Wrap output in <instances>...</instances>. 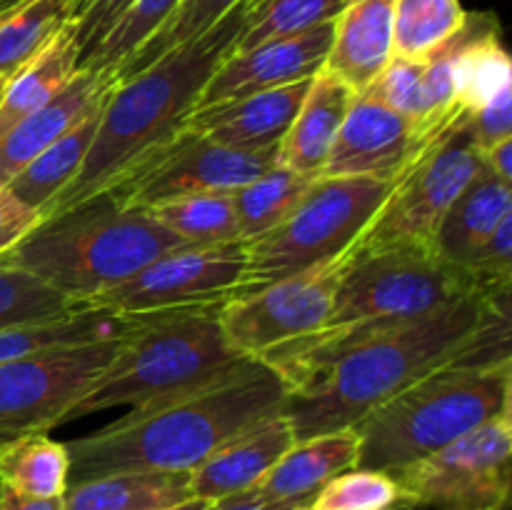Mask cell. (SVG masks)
<instances>
[{
  "mask_svg": "<svg viewBox=\"0 0 512 510\" xmlns=\"http://www.w3.org/2000/svg\"><path fill=\"white\" fill-rule=\"evenodd\" d=\"M285 380L260 358L65 443L68 485L115 473H190L220 445L283 410Z\"/></svg>",
  "mask_w": 512,
  "mask_h": 510,
  "instance_id": "1",
  "label": "cell"
},
{
  "mask_svg": "<svg viewBox=\"0 0 512 510\" xmlns=\"http://www.w3.org/2000/svg\"><path fill=\"white\" fill-rule=\"evenodd\" d=\"M245 10L248 0L195 40L153 60L140 73L115 80L78 175L40 213V220L123 188L178 138L185 120L198 108L210 75L235 50Z\"/></svg>",
  "mask_w": 512,
  "mask_h": 510,
  "instance_id": "2",
  "label": "cell"
},
{
  "mask_svg": "<svg viewBox=\"0 0 512 510\" xmlns=\"http://www.w3.org/2000/svg\"><path fill=\"white\" fill-rule=\"evenodd\" d=\"M500 313H510V300L470 293L423 318L355 340L323 373L285 398L283 415L295 443L355 428L400 390L468 353L480 330Z\"/></svg>",
  "mask_w": 512,
  "mask_h": 510,
  "instance_id": "3",
  "label": "cell"
},
{
  "mask_svg": "<svg viewBox=\"0 0 512 510\" xmlns=\"http://www.w3.org/2000/svg\"><path fill=\"white\" fill-rule=\"evenodd\" d=\"M180 245L183 240L148 210L125 205L118 190H108L40 220L0 258L88 305Z\"/></svg>",
  "mask_w": 512,
  "mask_h": 510,
  "instance_id": "4",
  "label": "cell"
},
{
  "mask_svg": "<svg viewBox=\"0 0 512 510\" xmlns=\"http://www.w3.org/2000/svg\"><path fill=\"white\" fill-rule=\"evenodd\" d=\"M470 348L385 400L355 425L360 438L355 468L393 473L478 425L512 413V360L483 363L470 355Z\"/></svg>",
  "mask_w": 512,
  "mask_h": 510,
  "instance_id": "5",
  "label": "cell"
},
{
  "mask_svg": "<svg viewBox=\"0 0 512 510\" xmlns=\"http://www.w3.org/2000/svg\"><path fill=\"white\" fill-rule=\"evenodd\" d=\"M220 310L223 305L140 315V323L128 333L110 368L70 410V418L118 405L138 408L200 388L238 368L248 355L228 343Z\"/></svg>",
  "mask_w": 512,
  "mask_h": 510,
  "instance_id": "6",
  "label": "cell"
},
{
  "mask_svg": "<svg viewBox=\"0 0 512 510\" xmlns=\"http://www.w3.org/2000/svg\"><path fill=\"white\" fill-rule=\"evenodd\" d=\"M393 183L315 178L293 213L245 243V275L233 298L343 258L385 203ZM230 298V300H233Z\"/></svg>",
  "mask_w": 512,
  "mask_h": 510,
  "instance_id": "7",
  "label": "cell"
},
{
  "mask_svg": "<svg viewBox=\"0 0 512 510\" xmlns=\"http://www.w3.org/2000/svg\"><path fill=\"white\" fill-rule=\"evenodd\" d=\"M475 293L465 270L445 263L435 250L388 248L358 253L350 248L325 330L368 333L410 323Z\"/></svg>",
  "mask_w": 512,
  "mask_h": 510,
  "instance_id": "8",
  "label": "cell"
},
{
  "mask_svg": "<svg viewBox=\"0 0 512 510\" xmlns=\"http://www.w3.org/2000/svg\"><path fill=\"white\" fill-rule=\"evenodd\" d=\"M483 165L468 123L440 133L403 178L393 183L385 203L370 220L353 250L373 253L388 248L435 250V233L460 190Z\"/></svg>",
  "mask_w": 512,
  "mask_h": 510,
  "instance_id": "9",
  "label": "cell"
},
{
  "mask_svg": "<svg viewBox=\"0 0 512 510\" xmlns=\"http://www.w3.org/2000/svg\"><path fill=\"white\" fill-rule=\"evenodd\" d=\"M125 338L45 350L0 365V450L65 423L103 378Z\"/></svg>",
  "mask_w": 512,
  "mask_h": 510,
  "instance_id": "10",
  "label": "cell"
},
{
  "mask_svg": "<svg viewBox=\"0 0 512 510\" xmlns=\"http://www.w3.org/2000/svg\"><path fill=\"white\" fill-rule=\"evenodd\" d=\"M390 475L405 500L430 510H505L512 483L510 413Z\"/></svg>",
  "mask_w": 512,
  "mask_h": 510,
  "instance_id": "11",
  "label": "cell"
},
{
  "mask_svg": "<svg viewBox=\"0 0 512 510\" xmlns=\"http://www.w3.org/2000/svg\"><path fill=\"white\" fill-rule=\"evenodd\" d=\"M245 243L180 245L140 268L115 288L90 300V308L120 315L168 313L188 308H220L245 275Z\"/></svg>",
  "mask_w": 512,
  "mask_h": 510,
  "instance_id": "12",
  "label": "cell"
},
{
  "mask_svg": "<svg viewBox=\"0 0 512 510\" xmlns=\"http://www.w3.org/2000/svg\"><path fill=\"white\" fill-rule=\"evenodd\" d=\"M348 260L350 250L333 263L228 300L220 310L228 343L248 358H263L278 345L323 328Z\"/></svg>",
  "mask_w": 512,
  "mask_h": 510,
  "instance_id": "13",
  "label": "cell"
},
{
  "mask_svg": "<svg viewBox=\"0 0 512 510\" xmlns=\"http://www.w3.org/2000/svg\"><path fill=\"white\" fill-rule=\"evenodd\" d=\"M273 165H278V148L248 153L180 130L178 138L118 188V193L125 205L148 210L180 195L235 193Z\"/></svg>",
  "mask_w": 512,
  "mask_h": 510,
  "instance_id": "14",
  "label": "cell"
},
{
  "mask_svg": "<svg viewBox=\"0 0 512 510\" xmlns=\"http://www.w3.org/2000/svg\"><path fill=\"white\" fill-rule=\"evenodd\" d=\"M433 143L415 120L355 95L320 178H368L395 183Z\"/></svg>",
  "mask_w": 512,
  "mask_h": 510,
  "instance_id": "15",
  "label": "cell"
},
{
  "mask_svg": "<svg viewBox=\"0 0 512 510\" xmlns=\"http://www.w3.org/2000/svg\"><path fill=\"white\" fill-rule=\"evenodd\" d=\"M335 23L230 53L205 83L198 108L310 80L325 65Z\"/></svg>",
  "mask_w": 512,
  "mask_h": 510,
  "instance_id": "16",
  "label": "cell"
},
{
  "mask_svg": "<svg viewBox=\"0 0 512 510\" xmlns=\"http://www.w3.org/2000/svg\"><path fill=\"white\" fill-rule=\"evenodd\" d=\"M310 80L195 108L185 120L183 130L203 135L225 148L248 150V153L273 150L288 133L290 123L308 93Z\"/></svg>",
  "mask_w": 512,
  "mask_h": 510,
  "instance_id": "17",
  "label": "cell"
},
{
  "mask_svg": "<svg viewBox=\"0 0 512 510\" xmlns=\"http://www.w3.org/2000/svg\"><path fill=\"white\" fill-rule=\"evenodd\" d=\"M295 443L293 428L283 410L260 420L220 445L210 458L190 470V495L208 503H220L248 493Z\"/></svg>",
  "mask_w": 512,
  "mask_h": 510,
  "instance_id": "18",
  "label": "cell"
},
{
  "mask_svg": "<svg viewBox=\"0 0 512 510\" xmlns=\"http://www.w3.org/2000/svg\"><path fill=\"white\" fill-rule=\"evenodd\" d=\"M113 83V75L75 70V75L60 93H55L48 103L25 115L20 123H15L0 138V180H3V188L40 150L55 143L60 135L78 125L95 105L103 103Z\"/></svg>",
  "mask_w": 512,
  "mask_h": 510,
  "instance_id": "19",
  "label": "cell"
},
{
  "mask_svg": "<svg viewBox=\"0 0 512 510\" xmlns=\"http://www.w3.org/2000/svg\"><path fill=\"white\" fill-rule=\"evenodd\" d=\"M355 95L358 93L348 83L323 65L310 80L293 123L280 140L278 165L308 178H320Z\"/></svg>",
  "mask_w": 512,
  "mask_h": 510,
  "instance_id": "20",
  "label": "cell"
},
{
  "mask_svg": "<svg viewBox=\"0 0 512 510\" xmlns=\"http://www.w3.org/2000/svg\"><path fill=\"white\" fill-rule=\"evenodd\" d=\"M395 0H350L335 20L325 68L363 93L393 58Z\"/></svg>",
  "mask_w": 512,
  "mask_h": 510,
  "instance_id": "21",
  "label": "cell"
},
{
  "mask_svg": "<svg viewBox=\"0 0 512 510\" xmlns=\"http://www.w3.org/2000/svg\"><path fill=\"white\" fill-rule=\"evenodd\" d=\"M358 430L318 435L300 440L248 490L260 500H305L313 503L315 493L343 470L358 465Z\"/></svg>",
  "mask_w": 512,
  "mask_h": 510,
  "instance_id": "22",
  "label": "cell"
},
{
  "mask_svg": "<svg viewBox=\"0 0 512 510\" xmlns=\"http://www.w3.org/2000/svg\"><path fill=\"white\" fill-rule=\"evenodd\" d=\"M508 213H512L510 185L483 163L440 220L435 253L445 263L465 270Z\"/></svg>",
  "mask_w": 512,
  "mask_h": 510,
  "instance_id": "23",
  "label": "cell"
},
{
  "mask_svg": "<svg viewBox=\"0 0 512 510\" xmlns=\"http://www.w3.org/2000/svg\"><path fill=\"white\" fill-rule=\"evenodd\" d=\"M455 108L468 118L505 90H512V63L495 13H468L458 33L453 63Z\"/></svg>",
  "mask_w": 512,
  "mask_h": 510,
  "instance_id": "24",
  "label": "cell"
},
{
  "mask_svg": "<svg viewBox=\"0 0 512 510\" xmlns=\"http://www.w3.org/2000/svg\"><path fill=\"white\" fill-rule=\"evenodd\" d=\"M138 323L140 315H120L103 308H80L73 313L58 315V318L10 325V328L0 330V365L45 353V350L123 338Z\"/></svg>",
  "mask_w": 512,
  "mask_h": 510,
  "instance_id": "25",
  "label": "cell"
},
{
  "mask_svg": "<svg viewBox=\"0 0 512 510\" xmlns=\"http://www.w3.org/2000/svg\"><path fill=\"white\" fill-rule=\"evenodd\" d=\"M190 498V473H115L68 485L63 510H160Z\"/></svg>",
  "mask_w": 512,
  "mask_h": 510,
  "instance_id": "26",
  "label": "cell"
},
{
  "mask_svg": "<svg viewBox=\"0 0 512 510\" xmlns=\"http://www.w3.org/2000/svg\"><path fill=\"white\" fill-rule=\"evenodd\" d=\"M103 103L95 105L78 125H73L65 135H60L55 143H50L48 148L40 150L23 170H18V173L5 183V190L13 193L15 198H18L20 203L28 205V208L43 213V210L63 193L65 185L78 175L80 165H83L85 155H88L90 150V143H93Z\"/></svg>",
  "mask_w": 512,
  "mask_h": 510,
  "instance_id": "27",
  "label": "cell"
},
{
  "mask_svg": "<svg viewBox=\"0 0 512 510\" xmlns=\"http://www.w3.org/2000/svg\"><path fill=\"white\" fill-rule=\"evenodd\" d=\"M78 63L80 53L68 23L20 73L5 83L3 100H0V138L25 115L60 93L78 70Z\"/></svg>",
  "mask_w": 512,
  "mask_h": 510,
  "instance_id": "28",
  "label": "cell"
},
{
  "mask_svg": "<svg viewBox=\"0 0 512 510\" xmlns=\"http://www.w3.org/2000/svg\"><path fill=\"white\" fill-rule=\"evenodd\" d=\"M75 0H23L0 13V83L25 68L65 25Z\"/></svg>",
  "mask_w": 512,
  "mask_h": 510,
  "instance_id": "29",
  "label": "cell"
},
{
  "mask_svg": "<svg viewBox=\"0 0 512 510\" xmlns=\"http://www.w3.org/2000/svg\"><path fill=\"white\" fill-rule=\"evenodd\" d=\"M65 443L48 433L28 435L0 450V485L30 498H60L68 490Z\"/></svg>",
  "mask_w": 512,
  "mask_h": 510,
  "instance_id": "30",
  "label": "cell"
},
{
  "mask_svg": "<svg viewBox=\"0 0 512 510\" xmlns=\"http://www.w3.org/2000/svg\"><path fill=\"white\" fill-rule=\"evenodd\" d=\"M313 180L315 178L293 173L283 165H273L260 178L230 193L235 218H238V238L253 240L283 223L308 193Z\"/></svg>",
  "mask_w": 512,
  "mask_h": 510,
  "instance_id": "31",
  "label": "cell"
},
{
  "mask_svg": "<svg viewBox=\"0 0 512 510\" xmlns=\"http://www.w3.org/2000/svg\"><path fill=\"white\" fill-rule=\"evenodd\" d=\"M465 18L460 0H395L393 55L423 63L463 28Z\"/></svg>",
  "mask_w": 512,
  "mask_h": 510,
  "instance_id": "32",
  "label": "cell"
},
{
  "mask_svg": "<svg viewBox=\"0 0 512 510\" xmlns=\"http://www.w3.org/2000/svg\"><path fill=\"white\" fill-rule=\"evenodd\" d=\"M148 213L188 245H220L240 240L230 193L180 195L153 205Z\"/></svg>",
  "mask_w": 512,
  "mask_h": 510,
  "instance_id": "33",
  "label": "cell"
},
{
  "mask_svg": "<svg viewBox=\"0 0 512 510\" xmlns=\"http://www.w3.org/2000/svg\"><path fill=\"white\" fill-rule=\"evenodd\" d=\"M350 0H248L245 25L233 53L335 23Z\"/></svg>",
  "mask_w": 512,
  "mask_h": 510,
  "instance_id": "34",
  "label": "cell"
},
{
  "mask_svg": "<svg viewBox=\"0 0 512 510\" xmlns=\"http://www.w3.org/2000/svg\"><path fill=\"white\" fill-rule=\"evenodd\" d=\"M183 0H135L108 35L80 60L78 70L115 75L125 60L165 25Z\"/></svg>",
  "mask_w": 512,
  "mask_h": 510,
  "instance_id": "35",
  "label": "cell"
},
{
  "mask_svg": "<svg viewBox=\"0 0 512 510\" xmlns=\"http://www.w3.org/2000/svg\"><path fill=\"white\" fill-rule=\"evenodd\" d=\"M243 0H183L180 8L165 20L163 28L155 35H150L128 60H125L123 68L113 75L115 80L128 78V75L140 73L143 68H148L153 60L163 58L165 53H170L178 45L195 40L198 35H203L205 30L213 28L215 23L225 18L233 8Z\"/></svg>",
  "mask_w": 512,
  "mask_h": 510,
  "instance_id": "36",
  "label": "cell"
},
{
  "mask_svg": "<svg viewBox=\"0 0 512 510\" xmlns=\"http://www.w3.org/2000/svg\"><path fill=\"white\" fill-rule=\"evenodd\" d=\"M80 308H90V305L65 298L63 293L45 285L20 265L0 258V330L10 325L33 323V320L58 318Z\"/></svg>",
  "mask_w": 512,
  "mask_h": 510,
  "instance_id": "37",
  "label": "cell"
},
{
  "mask_svg": "<svg viewBox=\"0 0 512 510\" xmlns=\"http://www.w3.org/2000/svg\"><path fill=\"white\" fill-rule=\"evenodd\" d=\"M398 483L385 470L350 468L315 493L313 510H390L403 503Z\"/></svg>",
  "mask_w": 512,
  "mask_h": 510,
  "instance_id": "38",
  "label": "cell"
},
{
  "mask_svg": "<svg viewBox=\"0 0 512 510\" xmlns=\"http://www.w3.org/2000/svg\"><path fill=\"white\" fill-rule=\"evenodd\" d=\"M363 95L378 100L385 108L415 120L425 130V95H423V63L408 58H390L378 78L363 90ZM428 133V130H425ZM435 140V138H433Z\"/></svg>",
  "mask_w": 512,
  "mask_h": 510,
  "instance_id": "39",
  "label": "cell"
},
{
  "mask_svg": "<svg viewBox=\"0 0 512 510\" xmlns=\"http://www.w3.org/2000/svg\"><path fill=\"white\" fill-rule=\"evenodd\" d=\"M133 3L135 0H75L70 33H73L75 45H78L80 60L90 50H95V45L113 30V25L123 18L125 10Z\"/></svg>",
  "mask_w": 512,
  "mask_h": 510,
  "instance_id": "40",
  "label": "cell"
},
{
  "mask_svg": "<svg viewBox=\"0 0 512 510\" xmlns=\"http://www.w3.org/2000/svg\"><path fill=\"white\" fill-rule=\"evenodd\" d=\"M480 153L512 138V90H505L480 110L465 118Z\"/></svg>",
  "mask_w": 512,
  "mask_h": 510,
  "instance_id": "41",
  "label": "cell"
},
{
  "mask_svg": "<svg viewBox=\"0 0 512 510\" xmlns=\"http://www.w3.org/2000/svg\"><path fill=\"white\" fill-rule=\"evenodd\" d=\"M40 223L38 210L20 203L13 193L0 188V255L8 253L20 238L30 233Z\"/></svg>",
  "mask_w": 512,
  "mask_h": 510,
  "instance_id": "42",
  "label": "cell"
},
{
  "mask_svg": "<svg viewBox=\"0 0 512 510\" xmlns=\"http://www.w3.org/2000/svg\"><path fill=\"white\" fill-rule=\"evenodd\" d=\"M305 505L310 503L305 500H260L250 493H240L215 503L213 510H300Z\"/></svg>",
  "mask_w": 512,
  "mask_h": 510,
  "instance_id": "43",
  "label": "cell"
},
{
  "mask_svg": "<svg viewBox=\"0 0 512 510\" xmlns=\"http://www.w3.org/2000/svg\"><path fill=\"white\" fill-rule=\"evenodd\" d=\"M0 510H63V495L60 498H30V495H20L0 485Z\"/></svg>",
  "mask_w": 512,
  "mask_h": 510,
  "instance_id": "44",
  "label": "cell"
},
{
  "mask_svg": "<svg viewBox=\"0 0 512 510\" xmlns=\"http://www.w3.org/2000/svg\"><path fill=\"white\" fill-rule=\"evenodd\" d=\"M483 155V163L488 165L490 170H493L495 175H498L503 183L510 185V178H512V138L503 140V143L493 145L490 150H485Z\"/></svg>",
  "mask_w": 512,
  "mask_h": 510,
  "instance_id": "45",
  "label": "cell"
},
{
  "mask_svg": "<svg viewBox=\"0 0 512 510\" xmlns=\"http://www.w3.org/2000/svg\"><path fill=\"white\" fill-rule=\"evenodd\" d=\"M215 503H208V500H198V498H190L185 503L178 505H170V508H160V510H213Z\"/></svg>",
  "mask_w": 512,
  "mask_h": 510,
  "instance_id": "46",
  "label": "cell"
},
{
  "mask_svg": "<svg viewBox=\"0 0 512 510\" xmlns=\"http://www.w3.org/2000/svg\"><path fill=\"white\" fill-rule=\"evenodd\" d=\"M18 3H23V0H0V13H5V10L15 8Z\"/></svg>",
  "mask_w": 512,
  "mask_h": 510,
  "instance_id": "47",
  "label": "cell"
},
{
  "mask_svg": "<svg viewBox=\"0 0 512 510\" xmlns=\"http://www.w3.org/2000/svg\"><path fill=\"white\" fill-rule=\"evenodd\" d=\"M413 505L415 503H410V500H403V503H398V505H395V508H390V510H410V508H413Z\"/></svg>",
  "mask_w": 512,
  "mask_h": 510,
  "instance_id": "48",
  "label": "cell"
},
{
  "mask_svg": "<svg viewBox=\"0 0 512 510\" xmlns=\"http://www.w3.org/2000/svg\"><path fill=\"white\" fill-rule=\"evenodd\" d=\"M410 510H430V508H425V505H413V508Z\"/></svg>",
  "mask_w": 512,
  "mask_h": 510,
  "instance_id": "49",
  "label": "cell"
},
{
  "mask_svg": "<svg viewBox=\"0 0 512 510\" xmlns=\"http://www.w3.org/2000/svg\"><path fill=\"white\" fill-rule=\"evenodd\" d=\"M3 90H5V83H0V100H3Z\"/></svg>",
  "mask_w": 512,
  "mask_h": 510,
  "instance_id": "50",
  "label": "cell"
},
{
  "mask_svg": "<svg viewBox=\"0 0 512 510\" xmlns=\"http://www.w3.org/2000/svg\"><path fill=\"white\" fill-rule=\"evenodd\" d=\"M300 510H313V508H310V505H305V508H300Z\"/></svg>",
  "mask_w": 512,
  "mask_h": 510,
  "instance_id": "51",
  "label": "cell"
}]
</instances>
